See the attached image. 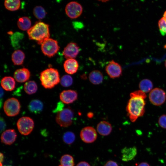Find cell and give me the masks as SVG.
Wrapping results in <instances>:
<instances>
[{"label":"cell","mask_w":166,"mask_h":166,"mask_svg":"<svg viewBox=\"0 0 166 166\" xmlns=\"http://www.w3.org/2000/svg\"><path fill=\"white\" fill-rule=\"evenodd\" d=\"M4 5L7 9L10 11H15L20 8V1L19 0H5Z\"/></svg>","instance_id":"cell-26"},{"label":"cell","mask_w":166,"mask_h":166,"mask_svg":"<svg viewBox=\"0 0 166 166\" xmlns=\"http://www.w3.org/2000/svg\"><path fill=\"white\" fill-rule=\"evenodd\" d=\"M122 160L124 161H128L133 159L136 156L137 150L135 146L124 147L121 151Z\"/></svg>","instance_id":"cell-17"},{"label":"cell","mask_w":166,"mask_h":166,"mask_svg":"<svg viewBox=\"0 0 166 166\" xmlns=\"http://www.w3.org/2000/svg\"><path fill=\"white\" fill-rule=\"evenodd\" d=\"M59 166H61V165H59Z\"/></svg>","instance_id":"cell-46"},{"label":"cell","mask_w":166,"mask_h":166,"mask_svg":"<svg viewBox=\"0 0 166 166\" xmlns=\"http://www.w3.org/2000/svg\"><path fill=\"white\" fill-rule=\"evenodd\" d=\"M33 13L34 16L38 19H43L46 15L45 9L41 6L35 7L33 9Z\"/></svg>","instance_id":"cell-29"},{"label":"cell","mask_w":166,"mask_h":166,"mask_svg":"<svg viewBox=\"0 0 166 166\" xmlns=\"http://www.w3.org/2000/svg\"><path fill=\"white\" fill-rule=\"evenodd\" d=\"M78 94L77 92L72 90H64L60 94V98L64 103L69 104L73 103L77 98Z\"/></svg>","instance_id":"cell-13"},{"label":"cell","mask_w":166,"mask_h":166,"mask_svg":"<svg viewBox=\"0 0 166 166\" xmlns=\"http://www.w3.org/2000/svg\"><path fill=\"white\" fill-rule=\"evenodd\" d=\"M75 139V136L74 134L70 131L65 133L63 136V140L64 142L68 144H70L73 143Z\"/></svg>","instance_id":"cell-30"},{"label":"cell","mask_w":166,"mask_h":166,"mask_svg":"<svg viewBox=\"0 0 166 166\" xmlns=\"http://www.w3.org/2000/svg\"><path fill=\"white\" fill-rule=\"evenodd\" d=\"M158 122L161 127L166 129V115L164 114L160 116L159 118Z\"/></svg>","instance_id":"cell-33"},{"label":"cell","mask_w":166,"mask_h":166,"mask_svg":"<svg viewBox=\"0 0 166 166\" xmlns=\"http://www.w3.org/2000/svg\"><path fill=\"white\" fill-rule=\"evenodd\" d=\"M165 67L166 68V60L165 62Z\"/></svg>","instance_id":"cell-45"},{"label":"cell","mask_w":166,"mask_h":166,"mask_svg":"<svg viewBox=\"0 0 166 166\" xmlns=\"http://www.w3.org/2000/svg\"><path fill=\"white\" fill-rule=\"evenodd\" d=\"M89 79L90 82L94 85H98L101 83L103 77L102 73L98 70H94L90 73Z\"/></svg>","instance_id":"cell-21"},{"label":"cell","mask_w":166,"mask_h":166,"mask_svg":"<svg viewBox=\"0 0 166 166\" xmlns=\"http://www.w3.org/2000/svg\"><path fill=\"white\" fill-rule=\"evenodd\" d=\"M60 164L62 166H74L75 164L73 157L69 154L64 155L61 156Z\"/></svg>","instance_id":"cell-28"},{"label":"cell","mask_w":166,"mask_h":166,"mask_svg":"<svg viewBox=\"0 0 166 166\" xmlns=\"http://www.w3.org/2000/svg\"><path fill=\"white\" fill-rule=\"evenodd\" d=\"M25 55L23 52L20 50H15L12 54L11 59L14 65H21L24 62Z\"/></svg>","instance_id":"cell-22"},{"label":"cell","mask_w":166,"mask_h":166,"mask_svg":"<svg viewBox=\"0 0 166 166\" xmlns=\"http://www.w3.org/2000/svg\"><path fill=\"white\" fill-rule=\"evenodd\" d=\"M29 111L32 113L37 114L40 113L42 110L43 105L42 102L38 99L32 100L28 106Z\"/></svg>","instance_id":"cell-20"},{"label":"cell","mask_w":166,"mask_h":166,"mask_svg":"<svg viewBox=\"0 0 166 166\" xmlns=\"http://www.w3.org/2000/svg\"><path fill=\"white\" fill-rule=\"evenodd\" d=\"M63 66L65 72L70 74L76 73L79 67L77 61L74 58L66 60L64 62Z\"/></svg>","instance_id":"cell-16"},{"label":"cell","mask_w":166,"mask_h":166,"mask_svg":"<svg viewBox=\"0 0 166 166\" xmlns=\"http://www.w3.org/2000/svg\"><path fill=\"white\" fill-rule=\"evenodd\" d=\"M24 37L23 34L20 32H17L13 33L10 37L12 46L15 48L19 47V42Z\"/></svg>","instance_id":"cell-24"},{"label":"cell","mask_w":166,"mask_h":166,"mask_svg":"<svg viewBox=\"0 0 166 166\" xmlns=\"http://www.w3.org/2000/svg\"><path fill=\"white\" fill-rule=\"evenodd\" d=\"M158 26L159 30L162 35H166V20L162 17L159 21Z\"/></svg>","instance_id":"cell-32"},{"label":"cell","mask_w":166,"mask_h":166,"mask_svg":"<svg viewBox=\"0 0 166 166\" xmlns=\"http://www.w3.org/2000/svg\"><path fill=\"white\" fill-rule=\"evenodd\" d=\"M4 91L3 89L1 87L0 88V108H1L2 105V99L4 95Z\"/></svg>","instance_id":"cell-39"},{"label":"cell","mask_w":166,"mask_h":166,"mask_svg":"<svg viewBox=\"0 0 166 166\" xmlns=\"http://www.w3.org/2000/svg\"><path fill=\"white\" fill-rule=\"evenodd\" d=\"M17 136L16 132L14 129L7 130L4 131L1 135V142L5 144L10 145L15 141Z\"/></svg>","instance_id":"cell-14"},{"label":"cell","mask_w":166,"mask_h":166,"mask_svg":"<svg viewBox=\"0 0 166 166\" xmlns=\"http://www.w3.org/2000/svg\"><path fill=\"white\" fill-rule=\"evenodd\" d=\"M30 39L36 41L41 45L46 39L49 38V25L43 22H37L27 31Z\"/></svg>","instance_id":"cell-2"},{"label":"cell","mask_w":166,"mask_h":166,"mask_svg":"<svg viewBox=\"0 0 166 166\" xmlns=\"http://www.w3.org/2000/svg\"><path fill=\"white\" fill-rule=\"evenodd\" d=\"M166 20V11L164 12V15H163V17Z\"/></svg>","instance_id":"cell-43"},{"label":"cell","mask_w":166,"mask_h":166,"mask_svg":"<svg viewBox=\"0 0 166 166\" xmlns=\"http://www.w3.org/2000/svg\"><path fill=\"white\" fill-rule=\"evenodd\" d=\"M13 166L11 165H4V166Z\"/></svg>","instance_id":"cell-44"},{"label":"cell","mask_w":166,"mask_h":166,"mask_svg":"<svg viewBox=\"0 0 166 166\" xmlns=\"http://www.w3.org/2000/svg\"><path fill=\"white\" fill-rule=\"evenodd\" d=\"M87 116L91 118L93 117V114L92 113H89L88 114Z\"/></svg>","instance_id":"cell-42"},{"label":"cell","mask_w":166,"mask_h":166,"mask_svg":"<svg viewBox=\"0 0 166 166\" xmlns=\"http://www.w3.org/2000/svg\"><path fill=\"white\" fill-rule=\"evenodd\" d=\"M138 166H150V165L148 163L143 162L140 163Z\"/></svg>","instance_id":"cell-41"},{"label":"cell","mask_w":166,"mask_h":166,"mask_svg":"<svg viewBox=\"0 0 166 166\" xmlns=\"http://www.w3.org/2000/svg\"><path fill=\"white\" fill-rule=\"evenodd\" d=\"M131 96H138L140 97L145 99L147 96L145 93L141 90L135 91L130 94Z\"/></svg>","instance_id":"cell-34"},{"label":"cell","mask_w":166,"mask_h":166,"mask_svg":"<svg viewBox=\"0 0 166 166\" xmlns=\"http://www.w3.org/2000/svg\"><path fill=\"white\" fill-rule=\"evenodd\" d=\"M126 108L128 115L132 122L135 121L143 116L145 112V101L143 98L138 96H131Z\"/></svg>","instance_id":"cell-1"},{"label":"cell","mask_w":166,"mask_h":166,"mask_svg":"<svg viewBox=\"0 0 166 166\" xmlns=\"http://www.w3.org/2000/svg\"><path fill=\"white\" fill-rule=\"evenodd\" d=\"M83 8L81 5L77 2L73 1L67 4L65 8L67 15L72 19L77 18L81 14Z\"/></svg>","instance_id":"cell-9"},{"label":"cell","mask_w":166,"mask_h":166,"mask_svg":"<svg viewBox=\"0 0 166 166\" xmlns=\"http://www.w3.org/2000/svg\"><path fill=\"white\" fill-rule=\"evenodd\" d=\"M106 72L111 78L120 77L122 74V69L120 65L114 60L110 61L105 68Z\"/></svg>","instance_id":"cell-11"},{"label":"cell","mask_w":166,"mask_h":166,"mask_svg":"<svg viewBox=\"0 0 166 166\" xmlns=\"http://www.w3.org/2000/svg\"><path fill=\"white\" fill-rule=\"evenodd\" d=\"M64 107V104L62 102H59L57 103V106L56 108L53 110V113L58 112L62 110Z\"/></svg>","instance_id":"cell-35"},{"label":"cell","mask_w":166,"mask_h":166,"mask_svg":"<svg viewBox=\"0 0 166 166\" xmlns=\"http://www.w3.org/2000/svg\"><path fill=\"white\" fill-rule=\"evenodd\" d=\"M152 82L148 79H144L141 80L139 84V87L140 90L145 93L150 91L153 87Z\"/></svg>","instance_id":"cell-27"},{"label":"cell","mask_w":166,"mask_h":166,"mask_svg":"<svg viewBox=\"0 0 166 166\" xmlns=\"http://www.w3.org/2000/svg\"><path fill=\"white\" fill-rule=\"evenodd\" d=\"M4 159L3 154L1 152L0 153V166H2V163L3 162Z\"/></svg>","instance_id":"cell-40"},{"label":"cell","mask_w":166,"mask_h":166,"mask_svg":"<svg viewBox=\"0 0 166 166\" xmlns=\"http://www.w3.org/2000/svg\"><path fill=\"white\" fill-rule=\"evenodd\" d=\"M3 109L8 116L14 117L18 115L20 111V104L19 101L12 97L7 99L3 105Z\"/></svg>","instance_id":"cell-5"},{"label":"cell","mask_w":166,"mask_h":166,"mask_svg":"<svg viewBox=\"0 0 166 166\" xmlns=\"http://www.w3.org/2000/svg\"><path fill=\"white\" fill-rule=\"evenodd\" d=\"M76 166H90V165L86 162L81 161Z\"/></svg>","instance_id":"cell-38"},{"label":"cell","mask_w":166,"mask_h":166,"mask_svg":"<svg viewBox=\"0 0 166 166\" xmlns=\"http://www.w3.org/2000/svg\"><path fill=\"white\" fill-rule=\"evenodd\" d=\"M73 79L72 77L68 75L63 76L60 80L61 85L64 87L70 86L73 84Z\"/></svg>","instance_id":"cell-31"},{"label":"cell","mask_w":166,"mask_h":166,"mask_svg":"<svg viewBox=\"0 0 166 166\" xmlns=\"http://www.w3.org/2000/svg\"><path fill=\"white\" fill-rule=\"evenodd\" d=\"M2 88L7 91H11L15 87V81L14 79L10 76H6L3 77L1 82Z\"/></svg>","instance_id":"cell-19"},{"label":"cell","mask_w":166,"mask_h":166,"mask_svg":"<svg viewBox=\"0 0 166 166\" xmlns=\"http://www.w3.org/2000/svg\"><path fill=\"white\" fill-rule=\"evenodd\" d=\"M40 79L42 85L45 89H52L60 81L58 70L53 68L47 69L42 72Z\"/></svg>","instance_id":"cell-3"},{"label":"cell","mask_w":166,"mask_h":166,"mask_svg":"<svg viewBox=\"0 0 166 166\" xmlns=\"http://www.w3.org/2000/svg\"><path fill=\"white\" fill-rule=\"evenodd\" d=\"M97 129L100 134L103 136H106L110 133L112 131V127L109 122L102 121L97 124Z\"/></svg>","instance_id":"cell-18"},{"label":"cell","mask_w":166,"mask_h":166,"mask_svg":"<svg viewBox=\"0 0 166 166\" xmlns=\"http://www.w3.org/2000/svg\"><path fill=\"white\" fill-rule=\"evenodd\" d=\"M74 115V112L69 107L65 108L57 113L56 121L61 127H67L72 124Z\"/></svg>","instance_id":"cell-4"},{"label":"cell","mask_w":166,"mask_h":166,"mask_svg":"<svg viewBox=\"0 0 166 166\" xmlns=\"http://www.w3.org/2000/svg\"><path fill=\"white\" fill-rule=\"evenodd\" d=\"M30 73L27 68H22L16 70L14 74L15 79L18 82L22 83L28 81L30 78Z\"/></svg>","instance_id":"cell-15"},{"label":"cell","mask_w":166,"mask_h":166,"mask_svg":"<svg viewBox=\"0 0 166 166\" xmlns=\"http://www.w3.org/2000/svg\"><path fill=\"white\" fill-rule=\"evenodd\" d=\"M80 136L83 142L89 143L93 142L96 140L97 134L93 128L91 126H87L81 130Z\"/></svg>","instance_id":"cell-10"},{"label":"cell","mask_w":166,"mask_h":166,"mask_svg":"<svg viewBox=\"0 0 166 166\" xmlns=\"http://www.w3.org/2000/svg\"><path fill=\"white\" fill-rule=\"evenodd\" d=\"M80 51V48L74 42L69 43L65 48L62 53L65 58H74L76 57Z\"/></svg>","instance_id":"cell-12"},{"label":"cell","mask_w":166,"mask_h":166,"mask_svg":"<svg viewBox=\"0 0 166 166\" xmlns=\"http://www.w3.org/2000/svg\"><path fill=\"white\" fill-rule=\"evenodd\" d=\"M24 89L27 94L31 95L35 93L38 89V86L34 81L26 82L24 85Z\"/></svg>","instance_id":"cell-25"},{"label":"cell","mask_w":166,"mask_h":166,"mask_svg":"<svg viewBox=\"0 0 166 166\" xmlns=\"http://www.w3.org/2000/svg\"><path fill=\"white\" fill-rule=\"evenodd\" d=\"M104 166H119L115 162L112 160H109L107 161Z\"/></svg>","instance_id":"cell-37"},{"label":"cell","mask_w":166,"mask_h":166,"mask_svg":"<svg viewBox=\"0 0 166 166\" xmlns=\"http://www.w3.org/2000/svg\"><path fill=\"white\" fill-rule=\"evenodd\" d=\"M0 132L1 133L6 128V124L3 118L0 117Z\"/></svg>","instance_id":"cell-36"},{"label":"cell","mask_w":166,"mask_h":166,"mask_svg":"<svg viewBox=\"0 0 166 166\" xmlns=\"http://www.w3.org/2000/svg\"><path fill=\"white\" fill-rule=\"evenodd\" d=\"M41 48L43 53L49 57L54 56L59 49L57 42L52 38L45 40L41 45Z\"/></svg>","instance_id":"cell-6"},{"label":"cell","mask_w":166,"mask_h":166,"mask_svg":"<svg viewBox=\"0 0 166 166\" xmlns=\"http://www.w3.org/2000/svg\"><path fill=\"white\" fill-rule=\"evenodd\" d=\"M17 26L19 28L22 30H28L31 27L30 19L26 16L20 18L18 21Z\"/></svg>","instance_id":"cell-23"},{"label":"cell","mask_w":166,"mask_h":166,"mask_svg":"<svg viewBox=\"0 0 166 166\" xmlns=\"http://www.w3.org/2000/svg\"><path fill=\"white\" fill-rule=\"evenodd\" d=\"M166 95L164 91L161 89L155 88L150 92L149 95L150 101L156 106L160 105L165 101Z\"/></svg>","instance_id":"cell-8"},{"label":"cell","mask_w":166,"mask_h":166,"mask_svg":"<svg viewBox=\"0 0 166 166\" xmlns=\"http://www.w3.org/2000/svg\"><path fill=\"white\" fill-rule=\"evenodd\" d=\"M19 132L22 135H28L33 131L34 126L33 120L28 117H23L19 118L17 123Z\"/></svg>","instance_id":"cell-7"}]
</instances>
